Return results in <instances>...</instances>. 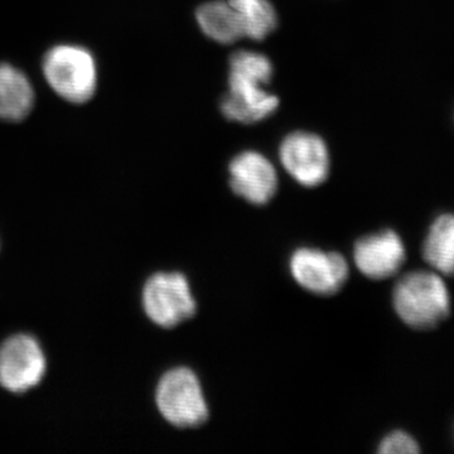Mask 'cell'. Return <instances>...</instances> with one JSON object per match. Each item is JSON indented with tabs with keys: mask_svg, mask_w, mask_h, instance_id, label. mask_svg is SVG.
Masks as SVG:
<instances>
[{
	"mask_svg": "<svg viewBox=\"0 0 454 454\" xmlns=\"http://www.w3.org/2000/svg\"><path fill=\"white\" fill-rule=\"evenodd\" d=\"M405 258L404 243L393 230L365 236L355 244V264L370 279L382 280L395 276Z\"/></svg>",
	"mask_w": 454,
	"mask_h": 454,
	"instance_id": "10",
	"label": "cell"
},
{
	"mask_svg": "<svg viewBox=\"0 0 454 454\" xmlns=\"http://www.w3.org/2000/svg\"><path fill=\"white\" fill-rule=\"evenodd\" d=\"M393 303L399 318L414 330H433L450 315V292L434 271L405 274L394 288Z\"/></svg>",
	"mask_w": 454,
	"mask_h": 454,
	"instance_id": "2",
	"label": "cell"
},
{
	"mask_svg": "<svg viewBox=\"0 0 454 454\" xmlns=\"http://www.w3.org/2000/svg\"><path fill=\"white\" fill-rule=\"evenodd\" d=\"M423 258L437 273L454 277V214L433 221L423 243Z\"/></svg>",
	"mask_w": 454,
	"mask_h": 454,
	"instance_id": "13",
	"label": "cell"
},
{
	"mask_svg": "<svg viewBox=\"0 0 454 454\" xmlns=\"http://www.w3.org/2000/svg\"><path fill=\"white\" fill-rule=\"evenodd\" d=\"M146 316L164 328L176 327L196 315L197 303L187 278L181 273H158L143 291Z\"/></svg>",
	"mask_w": 454,
	"mask_h": 454,
	"instance_id": "5",
	"label": "cell"
},
{
	"mask_svg": "<svg viewBox=\"0 0 454 454\" xmlns=\"http://www.w3.org/2000/svg\"><path fill=\"white\" fill-rule=\"evenodd\" d=\"M229 3L241 18L244 37L262 41L276 31L277 12L269 0H229Z\"/></svg>",
	"mask_w": 454,
	"mask_h": 454,
	"instance_id": "14",
	"label": "cell"
},
{
	"mask_svg": "<svg viewBox=\"0 0 454 454\" xmlns=\"http://www.w3.org/2000/svg\"><path fill=\"white\" fill-rule=\"evenodd\" d=\"M155 400L164 419L178 428L201 427L210 415L199 378L187 367L164 373Z\"/></svg>",
	"mask_w": 454,
	"mask_h": 454,
	"instance_id": "4",
	"label": "cell"
},
{
	"mask_svg": "<svg viewBox=\"0 0 454 454\" xmlns=\"http://www.w3.org/2000/svg\"><path fill=\"white\" fill-rule=\"evenodd\" d=\"M419 452L418 442L402 430L390 433L379 447V453L381 454H417Z\"/></svg>",
	"mask_w": 454,
	"mask_h": 454,
	"instance_id": "15",
	"label": "cell"
},
{
	"mask_svg": "<svg viewBox=\"0 0 454 454\" xmlns=\"http://www.w3.org/2000/svg\"><path fill=\"white\" fill-rule=\"evenodd\" d=\"M230 186L253 205H265L276 195L278 177L273 164L258 152L236 155L229 167Z\"/></svg>",
	"mask_w": 454,
	"mask_h": 454,
	"instance_id": "9",
	"label": "cell"
},
{
	"mask_svg": "<svg viewBox=\"0 0 454 454\" xmlns=\"http://www.w3.org/2000/svg\"><path fill=\"white\" fill-rule=\"evenodd\" d=\"M196 18L202 32L212 41L230 44L244 37L241 18L229 2L206 3L197 9Z\"/></svg>",
	"mask_w": 454,
	"mask_h": 454,
	"instance_id": "12",
	"label": "cell"
},
{
	"mask_svg": "<svg viewBox=\"0 0 454 454\" xmlns=\"http://www.w3.org/2000/svg\"><path fill=\"white\" fill-rule=\"evenodd\" d=\"M289 265L295 282L313 294H336L348 279V262L336 252L301 247L293 253Z\"/></svg>",
	"mask_w": 454,
	"mask_h": 454,
	"instance_id": "6",
	"label": "cell"
},
{
	"mask_svg": "<svg viewBox=\"0 0 454 454\" xmlns=\"http://www.w3.org/2000/svg\"><path fill=\"white\" fill-rule=\"evenodd\" d=\"M273 65L262 53L239 51L230 59L229 94L221 112L229 121L254 124L269 118L279 106V98L262 88L270 82Z\"/></svg>",
	"mask_w": 454,
	"mask_h": 454,
	"instance_id": "1",
	"label": "cell"
},
{
	"mask_svg": "<svg viewBox=\"0 0 454 454\" xmlns=\"http://www.w3.org/2000/svg\"><path fill=\"white\" fill-rule=\"evenodd\" d=\"M279 155L286 172L303 186H319L328 177L330 154L324 139L316 134H289L280 145Z\"/></svg>",
	"mask_w": 454,
	"mask_h": 454,
	"instance_id": "8",
	"label": "cell"
},
{
	"mask_svg": "<svg viewBox=\"0 0 454 454\" xmlns=\"http://www.w3.org/2000/svg\"><path fill=\"white\" fill-rule=\"evenodd\" d=\"M35 91L25 74L13 66L0 64V119L20 121L29 115Z\"/></svg>",
	"mask_w": 454,
	"mask_h": 454,
	"instance_id": "11",
	"label": "cell"
},
{
	"mask_svg": "<svg viewBox=\"0 0 454 454\" xmlns=\"http://www.w3.org/2000/svg\"><path fill=\"white\" fill-rule=\"evenodd\" d=\"M46 360L37 340L18 334L0 348V385L12 393H25L40 384Z\"/></svg>",
	"mask_w": 454,
	"mask_h": 454,
	"instance_id": "7",
	"label": "cell"
},
{
	"mask_svg": "<svg viewBox=\"0 0 454 454\" xmlns=\"http://www.w3.org/2000/svg\"><path fill=\"white\" fill-rule=\"evenodd\" d=\"M42 67L51 88L68 103H88L97 91V64L82 47H53L44 56Z\"/></svg>",
	"mask_w": 454,
	"mask_h": 454,
	"instance_id": "3",
	"label": "cell"
}]
</instances>
